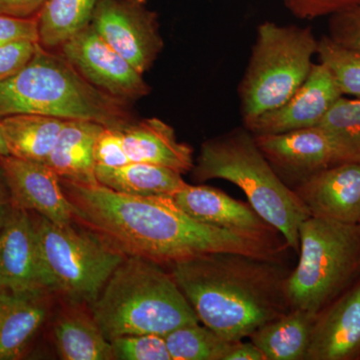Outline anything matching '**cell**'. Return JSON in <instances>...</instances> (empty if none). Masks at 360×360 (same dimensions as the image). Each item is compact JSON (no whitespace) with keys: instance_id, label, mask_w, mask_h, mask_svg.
<instances>
[{"instance_id":"cell-15","label":"cell","mask_w":360,"mask_h":360,"mask_svg":"<svg viewBox=\"0 0 360 360\" xmlns=\"http://www.w3.org/2000/svg\"><path fill=\"white\" fill-rule=\"evenodd\" d=\"M34 288L51 292L32 212L13 207L0 227V290Z\"/></svg>"},{"instance_id":"cell-38","label":"cell","mask_w":360,"mask_h":360,"mask_svg":"<svg viewBox=\"0 0 360 360\" xmlns=\"http://www.w3.org/2000/svg\"><path fill=\"white\" fill-rule=\"evenodd\" d=\"M8 155V149H7L6 141H4V134H2L1 127H0V155Z\"/></svg>"},{"instance_id":"cell-17","label":"cell","mask_w":360,"mask_h":360,"mask_svg":"<svg viewBox=\"0 0 360 360\" xmlns=\"http://www.w3.org/2000/svg\"><path fill=\"white\" fill-rule=\"evenodd\" d=\"M293 191L310 217L347 224L360 221V163L342 162L317 172Z\"/></svg>"},{"instance_id":"cell-28","label":"cell","mask_w":360,"mask_h":360,"mask_svg":"<svg viewBox=\"0 0 360 360\" xmlns=\"http://www.w3.org/2000/svg\"><path fill=\"white\" fill-rule=\"evenodd\" d=\"M316 54L319 63L333 73L343 96L360 98V53L323 37L319 40Z\"/></svg>"},{"instance_id":"cell-8","label":"cell","mask_w":360,"mask_h":360,"mask_svg":"<svg viewBox=\"0 0 360 360\" xmlns=\"http://www.w3.org/2000/svg\"><path fill=\"white\" fill-rule=\"evenodd\" d=\"M40 257L51 292L75 305L96 300L127 255L89 229L33 217Z\"/></svg>"},{"instance_id":"cell-29","label":"cell","mask_w":360,"mask_h":360,"mask_svg":"<svg viewBox=\"0 0 360 360\" xmlns=\"http://www.w3.org/2000/svg\"><path fill=\"white\" fill-rule=\"evenodd\" d=\"M115 359L172 360L165 336L151 335H123L111 340Z\"/></svg>"},{"instance_id":"cell-14","label":"cell","mask_w":360,"mask_h":360,"mask_svg":"<svg viewBox=\"0 0 360 360\" xmlns=\"http://www.w3.org/2000/svg\"><path fill=\"white\" fill-rule=\"evenodd\" d=\"M258 148L284 182L295 186L340 162L333 143L319 127L277 134L253 135Z\"/></svg>"},{"instance_id":"cell-33","label":"cell","mask_w":360,"mask_h":360,"mask_svg":"<svg viewBox=\"0 0 360 360\" xmlns=\"http://www.w3.org/2000/svg\"><path fill=\"white\" fill-rule=\"evenodd\" d=\"M37 42L22 40L0 47V82L20 71L30 60Z\"/></svg>"},{"instance_id":"cell-20","label":"cell","mask_w":360,"mask_h":360,"mask_svg":"<svg viewBox=\"0 0 360 360\" xmlns=\"http://www.w3.org/2000/svg\"><path fill=\"white\" fill-rule=\"evenodd\" d=\"M103 125L87 120H68L45 165L59 179L77 184H98L94 146Z\"/></svg>"},{"instance_id":"cell-13","label":"cell","mask_w":360,"mask_h":360,"mask_svg":"<svg viewBox=\"0 0 360 360\" xmlns=\"http://www.w3.org/2000/svg\"><path fill=\"white\" fill-rule=\"evenodd\" d=\"M174 200L186 214L201 224L255 240L286 245L279 241L277 236L281 233L250 203L234 200L214 187L187 184L175 194Z\"/></svg>"},{"instance_id":"cell-36","label":"cell","mask_w":360,"mask_h":360,"mask_svg":"<svg viewBox=\"0 0 360 360\" xmlns=\"http://www.w3.org/2000/svg\"><path fill=\"white\" fill-rule=\"evenodd\" d=\"M225 360H265V357L255 343L239 340L234 343Z\"/></svg>"},{"instance_id":"cell-7","label":"cell","mask_w":360,"mask_h":360,"mask_svg":"<svg viewBox=\"0 0 360 360\" xmlns=\"http://www.w3.org/2000/svg\"><path fill=\"white\" fill-rule=\"evenodd\" d=\"M319 40L310 27L262 23L240 86L243 124L276 110L307 80Z\"/></svg>"},{"instance_id":"cell-39","label":"cell","mask_w":360,"mask_h":360,"mask_svg":"<svg viewBox=\"0 0 360 360\" xmlns=\"http://www.w3.org/2000/svg\"><path fill=\"white\" fill-rule=\"evenodd\" d=\"M359 226H360V221H359Z\"/></svg>"},{"instance_id":"cell-16","label":"cell","mask_w":360,"mask_h":360,"mask_svg":"<svg viewBox=\"0 0 360 360\" xmlns=\"http://www.w3.org/2000/svg\"><path fill=\"white\" fill-rule=\"evenodd\" d=\"M360 359V276L315 317L305 360Z\"/></svg>"},{"instance_id":"cell-31","label":"cell","mask_w":360,"mask_h":360,"mask_svg":"<svg viewBox=\"0 0 360 360\" xmlns=\"http://www.w3.org/2000/svg\"><path fill=\"white\" fill-rule=\"evenodd\" d=\"M94 160L96 165L110 167H122L130 162L123 148L120 129L104 127L101 130L94 146Z\"/></svg>"},{"instance_id":"cell-23","label":"cell","mask_w":360,"mask_h":360,"mask_svg":"<svg viewBox=\"0 0 360 360\" xmlns=\"http://www.w3.org/2000/svg\"><path fill=\"white\" fill-rule=\"evenodd\" d=\"M96 176L98 184L131 195L174 198L187 186L179 172L146 162H129L117 167L96 165Z\"/></svg>"},{"instance_id":"cell-25","label":"cell","mask_w":360,"mask_h":360,"mask_svg":"<svg viewBox=\"0 0 360 360\" xmlns=\"http://www.w3.org/2000/svg\"><path fill=\"white\" fill-rule=\"evenodd\" d=\"M101 0H47L37 15L39 44L58 49L91 23Z\"/></svg>"},{"instance_id":"cell-11","label":"cell","mask_w":360,"mask_h":360,"mask_svg":"<svg viewBox=\"0 0 360 360\" xmlns=\"http://www.w3.org/2000/svg\"><path fill=\"white\" fill-rule=\"evenodd\" d=\"M13 207L45 217L58 225L75 222L73 208L63 191L60 179L49 165L0 155Z\"/></svg>"},{"instance_id":"cell-1","label":"cell","mask_w":360,"mask_h":360,"mask_svg":"<svg viewBox=\"0 0 360 360\" xmlns=\"http://www.w3.org/2000/svg\"><path fill=\"white\" fill-rule=\"evenodd\" d=\"M75 221L94 231L127 257L174 265L212 253H238L276 260L283 245L255 240L201 224L172 196L118 193L101 184L60 179Z\"/></svg>"},{"instance_id":"cell-37","label":"cell","mask_w":360,"mask_h":360,"mask_svg":"<svg viewBox=\"0 0 360 360\" xmlns=\"http://www.w3.org/2000/svg\"><path fill=\"white\" fill-rule=\"evenodd\" d=\"M13 208L6 177H4V172L0 167V227L6 222Z\"/></svg>"},{"instance_id":"cell-12","label":"cell","mask_w":360,"mask_h":360,"mask_svg":"<svg viewBox=\"0 0 360 360\" xmlns=\"http://www.w3.org/2000/svg\"><path fill=\"white\" fill-rule=\"evenodd\" d=\"M343 96L330 70L314 63L307 80L283 105L257 116L245 127L253 135L277 134L317 127Z\"/></svg>"},{"instance_id":"cell-24","label":"cell","mask_w":360,"mask_h":360,"mask_svg":"<svg viewBox=\"0 0 360 360\" xmlns=\"http://www.w3.org/2000/svg\"><path fill=\"white\" fill-rule=\"evenodd\" d=\"M59 356L63 360H115L111 341L94 317L82 311L63 314L53 329Z\"/></svg>"},{"instance_id":"cell-26","label":"cell","mask_w":360,"mask_h":360,"mask_svg":"<svg viewBox=\"0 0 360 360\" xmlns=\"http://www.w3.org/2000/svg\"><path fill=\"white\" fill-rule=\"evenodd\" d=\"M317 127L328 135L340 162L360 163V98L340 97Z\"/></svg>"},{"instance_id":"cell-30","label":"cell","mask_w":360,"mask_h":360,"mask_svg":"<svg viewBox=\"0 0 360 360\" xmlns=\"http://www.w3.org/2000/svg\"><path fill=\"white\" fill-rule=\"evenodd\" d=\"M328 37L335 44L360 53V4L329 16Z\"/></svg>"},{"instance_id":"cell-3","label":"cell","mask_w":360,"mask_h":360,"mask_svg":"<svg viewBox=\"0 0 360 360\" xmlns=\"http://www.w3.org/2000/svg\"><path fill=\"white\" fill-rule=\"evenodd\" d=\"M129 104L97 89L60 52L39 42L30 60L0 82V118L28 113L122 129L134 120Z\"/></svg>"},{"instance_id":"cell-9","label":"cell","mask_w":360,"mask_h":360,"mask_svg":"<svg viewBox=\"0 0 360 360\" xmlns=\"http://www.w3.org/2000/svg\"><path fill=\"white\" fill-rule=\"evenodd\" d=\"M90 25L142 75L165 45L158 13L149 8L148 0H101Z\"/></svg>"},{"instance_id":"cell-2","label":"cell","mask_w":360,"mask_h":360,"mask_svg":"<svg viewBox=\"0 0 360 360\" xmlns=\"http://www.w3.org/2000/svg\"><path fill=\"white\" fill-rule=\"evenodd\" d=\"M172 276L200 323L225 340H243L290 310L286 276L276 260L212 253L172 265Z\"/></svg>"},{"instance_id":"cell-18","label":"cell","mask_w":360,"mask_h":360,"mask_svg":"<svg viewBox=\"0 0 360 360\" xmlns=\"http://www.w3.org/2000/svg\"><path fill=\"white\" fill-rule=\"evenodd\" d=\"M49 292L0 290V360L23 359L46 319Z\"/></svg>"},{"instance_id":"cell-4","label":"cell","mask_w":360,"mask_h":360,"mask_svg":"<svg viewBox=\"0 0 360 360\" xmlns=\"http://www.w3.org/2000/svg\"><path fill=\"white\" fill-rule=\"evenodd\" d=\"M91 312L110 341L146 333L165 336L200 322L172 274L139 257H127L116 267L91 303Z\"/></svg>"},{"instance_id":"cell-34","label":"cell","mask_w":360,"mask_h":360,"mask_svg":"<svg viewBox=\"0 0 360 360\" xmlns=\"http://www.w3.org/2000/svg\"><path fill=\"white\" fill-rule=\"evenodd\" d=\"M22 40L39 42L37 18L22 20L0 15V47Z\"/></svg>"},{"instance_id":"cell-19","label":"cell","mask_w":360,"mask_h":360,"mask_svg":"<svg viewBox=\"0 0 360 360\" xmlns=\"http://www.w3.org/2000/svg\"><path fill=\"white\" fill-rule=\"evenodd\" d=\"M120 131L130 162L160 165L180 174L193 170V149L179 142L174 129L160 118L134 120Z\"/></svg>"},{"instance_id":"cell-10","label":"cell","mask_w":360,"mask_h":360,"mask_svg":"<svg viewBox=\"0 0 360 360\" xmlns=\"http://www.w3.org/2000/svg\"><path fill=\"white\" fill-rule=\"evenodd\" d=\"M58 51L87 82L115 98L129 103L150 94L143 75L106 44L91 25L66 40Z\"/></svg>"},{"instance_id":"cell-22","label":"cell","mask_w":360,"mask_h":360,"mask_svg":"<svg viewBox=\"0 0 360 360\" xmlns=\"http://www.w3.org/2000/svg\"><path fill=\"white\" fill-rule=\"evenodd\" d=\"M68 120L40 115H14L0 118L9 155L45 163Z\"/></svg>"},{"instance_id":"cell-6","label":"cell","mask_w":360,"mask_h":360,"mask_svg":"<svg viewBox=\"0 0 360 360\" xmlns=\"http://www.w3.org/2000/svg\"><path fill=\"white\" fill-rule=\"evenodd\" d=\"M300 260L284 283L290 309L317 314L360 276V226L310 217L300 227Z\"/></svg>"},{"instance_id":"cell-27","label":"cell","mask_w":360,"mask_h":360,"mask_svg":"<svg viewBox=\"0 0 360 360\" xmlns=\"http://www.w3.org/2000/svg\"><path fill=\"white\" fill-rule=\"evenodd\" d=\"M165 340L172 360H225L236 342L200 322L174 329Z\"/></svg>"},{"instance_id":"cell-5","label":"cell","mask_w":360,"mask_h":360,"mask_svg":"<svg viewBox=\"0 0 360 360\" xmlns=\"http://www.w3.org/2000/svg\"><path fill=\"white\" fill-rule=\"evenodd\" d=\"M191 172L196 181L217 179L236 184L288 248L298 251L300 227L310 213L276 174L245 127L206 141Z\"/></svg>"},{"instance_id":"cell-32","label":"cell","mask_w":360,"mask_h":360,"mask_svg":"<svg viewBox=\"0 0 360 360\" xmlns=\"http://www.w3.org/2000/svg\"><path fill=\"white\" fill-rule=\"evenodd\" d=\"M286 8L300 20L330 16L360 4V0H283Z\"/></svg>"},{"instance_id":"cell-35","label":"cell","mask_w":360,"mask_h":360,"mask_svg":"<svg viewBox=\"0 0 360 360\" xmlns=\"http://www.w3.org/2000/svg\"><path fill=\"white\" fill-rule=\"evenodd\" d=\"M47 0H0V15L9 18H37Z\"/></svg>"},{"instance_id":"cell-21","label":"cell","mask_w":360,"mask_h":360,"mask_svg":"<svg viewBox=\"0 0 360 360\" xmlns=\"http://www.w3.org/2000/svg\"><path fill=\"white\" fill-rule=\"evenodd\" d=\"M316 315L290 309L259 326L250 340L262 350L265 360H305Z\"/></svg>"}]
</instances>
